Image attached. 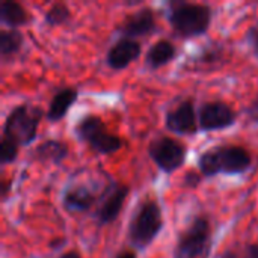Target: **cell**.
I'll return each mask as SVG.
<instances>
[{
  "label": "cell",
  "instance_id": "8992f818",
  "mask_svg": "<svg viewBox=\"0 0 258 258\" xmlns=\"http://www.w3.org/2000/svg\"><path fill=\"white\" fill-rule=\"evenodd\" d=\"M76 138L86 144L94 153L100 156H110L118 153L124 147V141L110 133L104 121L97 115H85L74 125Z\"/></svg>",
  "mask_w": 258,
  "mask_h": 258
},
{
  "label": "cell",
  "instance_id": "603a6c76",
  "mask_svg": "<svg viewBox=\"0 0 258 258\" xmlns=\"http://www.w3.org/2000/svg\"><path fill=\"white\" fill-rule=\"evenodd\" d=\"M201 183V175L194 172V171H189L186 175H184V180H183V184L186 187H197L198 184Z\"/></svg>",
  "mask_w": 258,
  "mask_h": 258
},
{
  "label": "cell",
  "instance_id": "7a4b0ae2",
  "mask_svg": "<svg viewBox=\"0 0 258 258\" xmlns=\"http://www.w3.org/2000/svg\"><path fill=\"white\" fill-rule=\"evenodd\" d=\"M166 18L178 38L190 39L203 36L209 32L213 18V9L204 3L172 0L168 5Z\"/></svg>",
  "mask_w": 258,
  "mask_h": 258
},
{
  "label": "cell",
  "instance_id": "2e32d148",
  "mask_svg": "<svg viewBox=\"0 0 258 258\" xmlns=\"http://www.w3.org/2000/svg\"><path fill=\"white\" fill-rule=\"evenodd\" d=\"M177 57L175 45L168 39L156 41L145 54V67L151 71L160 70Z\"/></svg>",
  "mask_w": 258,
  "mask_h": 258
},
{
  "label": "cell",
  "instance_id": "d4e9b609",
  "mask_svg": "<svg viewBox=\"0 0 258 258\" xmlns=\"http://www.w3.org/2000/svg\"><path fill=\"white\" fill-rule=\"evenodd\" d=\"M246 258H258V243H249L246 246Z\"/></svg>",
  "mask_w": 258,
  "mask_h": 258
},
{
  "label": "cell",
  "instance_id": "4316f807",
  "mask_svg": "<svg viewBox=\"0 0 258 258\" xmlns=\"http://www.w3.org/2000/svg\"><path fill=\"white\" fill-rule=\"evenodd\" d=\"M216 258H239V255H237L234 251H231V249H227V251H224L221 255H218Z\"/></svg>",
  "mask_w": 258,
  "mask_h": 258
},
{
  "label": "cell",
  "instance_id": "e0dca14e",
  "mask_svg": "<svg viewBox=\"0 0 258 258\" xmlns=\"http://www.w3.org/2000/svg\"><path fill=\"white\" fill-rule=\"evenodd\" d=\"M32 21L30 12L18 2L3 0L0 3V23L9 29H17L27 26Z\"/></svg>",
  "mask_w": 258,
  "mask_h": 258
},
{
  "label": "cell",
  "instance_id": "4fadbf2b",
  "mask_svg": "<svg viewBox=\"0 0 258 258\" xmlns=\"http://www.w3.org/2000/svg\"><path fill=\"white\" fill-rule=\"evenodd\" d=\"M142 54V44L138 39L119 38L113 42L106 53V63L113 71L125 70L130 63L139 59Z\"/></svg>",
  "mask_w": 258,
  "mask_h": 258
},
{
  "label": "cell",
  "instance_id": "ac0fdd59",
  "mask_svg": "<svg viewBox=\"0 0 258 258\" xmlns=\"http://www.w3.org/2000/svg\"><path fill=\"white\" fill-rule=\"evenodd\" d=\"M24 44V36L17 29H2L0 30V56L2 60H9L17 53H20Z\"/></svg>",
  "mask_w": 258,
  "mask_h": 258
},
{
  "label": "cell",
  "instance_id": "6da1fadb",
  "mask_svg": "<svg viewBox=\"0 0 258 258\" xmlns=\"http://www.w3.org/2000/svg\"><path fill=\"white\" fill-rule=\"evenodd\" d=\"M200 174L206 178L216 175H239L252 166L251 153L240 145L222 144L203 151L198 157Z\"/></svg>",
  "mask_w": 258,
  "mask_h": 258
},
{
  "label": "cell",
  "instance_id": "52a82bcc",
  "mask_svg": "<svg viewBox=\"0 0 258 258\" xmlns=\"http://www.w3.org/2000/svg\"><path fill=\"white\" fill-rule=\"evenodd\" d=\"M147 153L154 165L165 174H172L178 171L187 159L186 145L169 136L153 139L147 148Z\"/></svg>",
  "mask_w": 258,
  "mask_h": 258
},
{
  "label": "cell",
  "instance_id": "83f0119b",
  "mask_svg": "<svg viewBox=\"0 0 258 258\" xmlns=\"http://www.w3.org/2000/svg\"><path fill=\"white\" fill-rule=\"evenodd\" d=\"M59 258H82V255L77 251H67V252H63Z\"/></svg>",
  "mask_w": 258,
  "mask_h": 258
},
{
  "label": "cell",
  "instance_id": "5bb4252c",
  "mask_svg": "<svg viewBox=\"0 0 258 258\" xmlns=\"http://www.w3.org/2000/svg\"><path fill=\"white\" fill-rule=\"evenodd\" d=\"M70 154V148L67 142L57 139H48L38 144L30 151V159L39 163H51L60 165Z\"/></svg>",
  "mask_w": 258,
  "mask_h": 258
},
{
  "label": "cell",
  "instance_id": "3957f363",
  "mask_svg": "<svg viewBox=\"0 0 258 258\" xmlns=\"http://www.w3.org/2000/svg\"><path fill=\"white\" fill-rule=\"evenodd\" d=\"M163 212L160 204L151 198L144 200L138 204L128 221V243L138 251H145L157 239V236L163 230Z\"/></svg>",
  "mask_w": 258,
  "mask_h": 258
},
{
  "label": "cell",
  "instance_id": "277c9868",
  "mask_svg": "<svg viewBox=\"0 0 258 258\" xmlns=\"http://www.w3.org/2000/svg\"><path fill=\"white\" fill-rule=\"evenodd\" d=\"M213 249V227L206 215L195 216L178 233L172 258H210Z\"/></svg>",
  "mask_w": 258,
  "mask_h": 258
},
{
  "label": "cell",
  "instance_id": "30bf717a",
  "mask_svg": "<svg viewBox=\"0 0 258 258\" xmlns=\"http://www.w3.org/2000/svg\"><path fill=\"white\" fill-rule=\"evenodd\" d=\"M165 127L168 132L180 136H194L200 132L198 113L192 98L181 100L165 113Z\"/></svg>",
  "mask_w": 258,
  "mask_h": 258
},
{
  "label": "cell",
  "instance_id": "ffe728a7",
  "mask_svg": "<svg viewBox=\"0 0 258 258\" xmlns=\"http://www.w3.org/2000/svg\"><path fill=\"white\" fill-rule=\"evenodd\" d=\"M18 151H20L18 145L2 138V141H0V163H2V166L15 162L18 157Z\"/></svg>",
  "mask_w": 258,
  "mask_h": 258
},
{
  "label": "cell",
  "instance_id": "ba28073f",
  "mask_svg": "<svg viewBox=\"0 0 258 258\" xmlns=\"http://www.w3.org/2000/svg\"><path fill=\"white\" fill-rule=\"evenodd\" d=\"M130 187L125 183L112 180L101 192L98 207L95 212V221L98 225H109L115 222L128 198Z\"/></svg>",
  "mask_w": 258,
  "mask_h": 258
},
{
  "label": "cell",
  "instance_id": "5b68a950",
  "mask_svg": "<svg viewBox=\"0 0 258 258\" xmlns=\"http://www.w3.org/2000/svg\"><path fill=\"white\" fill-rule=\"evenodd\" d=\"M44 112L38 106L21 103L14 106L5 118L2 138L14 142L18 147H27L36 141L38 128Z\"/></svg>",
  "mask_w": 258,
  "mask_h": 258
},
{
  "label": "cell",
  "instance_id": "484cf974",
  "mask_svg": "<svg viewBox=\"0 0 258 258\" xmlns=\"http://www.w3.org/2000/svg\"><path fill=\"white\" fill-rule=\"evenodd\" d=\"M113 258H138V254H136L135 251L124 249V251H119Z\"/></svg>",
  "mask_w": 258,
  "mask_h": 258
},
{
  "label": "cell",
  "instance_id": "9c48e42d",
  "mask_svg": "<svg viewBox=\"0 0 258 258\" xmlns=\"http://www.w3.org/2000/svg\"><path fill=\"white\" fill-rule=\"evenodd\" d=\"M237 116L239 115L234 110V107L225 101H221V100L206 101L201 104L198 110L200 130L206 133L225 130L236 124Z\"/></svg>",
  "mask_w": 258,
  "mask_h": 258
},
{
  "label": "cell",
  "instance_id": "f1b7e54d",
  "mask_svg": "<svg viewBox=\"0 0 258 258\" xmlns=\"http://www.w3.org/2000/svg\"><path fill=\"white\" fill-rule=\"evenodd\" d=\"M53 242H54V243H50V246H51V248H56V246H59V245L62 246V245L65 243L63 240H53Z\"/></svg>",
  "mask_w": 258,
  "mask_h": 258
},
{
  "label": "cell",
  "instance_id": "44dd1931",
  "mask_svg": "<svg viewBox=\"0 0 258 258\" xmlns=\"http://www.w3.org/2000/svg\"><path fill=\"white\" fill-rule=\"evenodd\" d=\"M245 39H246L251 51L254 53V56L258 59V24H252L248 29V32L245 35Z\"/></svg>",
  "mask_w": 258,
  "mask_h": 258
},
{
  "label": "cell",
  "instance_id": "7402d4cb",
  "mask_svg": "<svg viewBox=\"0 0 258 258\" xmlns=\"http://www.w3.org/2000/svg\"><path fill=\"white\" fill-rule=\"evenodd\" d=\"M245 115L251 122L258 124V95L245 107Z\"/></svg>",
  "mask_w": 258,
  "mask_h": 258
},
{
  "label": "cell",
  "instance_id": "d6986e66",
  "mask_svg": "<svg viewBox=\"0 0 258 258\" xmlns=\"http://www.w3.org/2000/svg\"><path fill=\"white\" fill-rule=\"evenodd\" d=\"M71 21V11L70 8L62 3H53L45 12H44V23L48 27H59V26H65L67 23Z\"/></svg>",
  "mask_w": 258,
  "mask_h": 258
},
{
  "label": "cell",
  "instance_id": "8fae6325",
  "mask_svg": "<svg viewBox=\"0 0 258 258\" xmlns=\"http://www.w3.org/2000/svg\"><path fill=\"white\" fill-rule=\"evenodd\" d=\"M116 30L121 33V38H130V39H138L141 36L153 35L157 30V20H156L154 9L150 6H144L135 11L119 23Z\"/></svg>",
  "mask_w": 258,
  "mask_h": 258
},
{
  "label": "cell",
  "instance_id": "cb8c5ba5",
  "mask_svg": "<svg viewBox=\"0 0 258 258\" xmlns=\"http://www.w3.org/2000/svg\"><path fill=\"white\" fill-rule=\"evenodd\" d=\"M11 181H8V180H2L0 181V194H2V200L5 201L6 200V197H8V194H9V190H11Z\"/></svg>",
  "mask_w": 258,
  "mask_h": 258
},
{
  "label": "cell",
  "instance_id": "7c38bea8",
  "mask_svg": "<svg viewBox=\"0 0 258 258\" xmlns=\"http://www.w3.org/2000/svg\"><path fill=\"white\" fill-rule=\"evenodd\" d=\"M100 195H95V192L88 187L86 184H68L60 197V203L65 212L70 215H80L89 212L98 201Z\"/></svg>",
  "mask_w": 258,
  "mask_h": 258
},
{
  "label": "cell",
  "instance_id": "9a60e30c",
  "mask_svg": "<svg viewBox=\"0 0 258 258\" xmlns=\"http://www.w3.org/2000/svg\"><path fill=\"white\" fill-rule=\"evenodd\" d=\"M79 91L77 88H62L50 100L48 109L45 112V119L50 122H59L67 116L71 106L77 101Z\"/></svg>",
  "mask_w": 258,
  "mask_h": 258
}]
</instances>
